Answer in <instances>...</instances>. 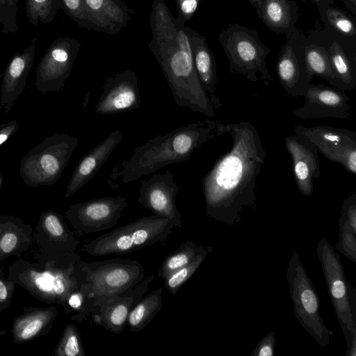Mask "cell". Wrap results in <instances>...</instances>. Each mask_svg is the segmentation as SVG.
I'll return each mask as SVG.
<instances>
[{
    "label": "cell",
    "mask_w": 356,
    "mask_h": 356,
    "mask_svg": "<svg viewBox=\"0 0 356 356\" xmlns=\"http://www.w3.org/2000/svg\"><path fill=\"white\" fill-rule=\"evenodd\" d=\"M23 312L13 321L11 334L15 343L30 341L47 334L51 330L58 314L57 308L24 307Z\"/></svg>",
    "instance_id": "d4e9b609"
},
{
    "label": "cell",
    "mask_w": 356,
    "mask_h": 356,
    "mask_svg": "<svg viewBox=\"0 0 356 356\" xmlns=\"http://www.w3.org/2000/svg\"><path fill=\"white\" fill-rule=\"evenodd\" d=\"M177 11L175 24L177 27L186 26V23L191 20L197 10L202 0H175Z\"/></svg>",
    "instance_id": "ab89813d"
},
{
    "label": "cell",
    "mask_w": 356,
    "mask_h": 356,
    "mask_svg": "<svg viewBox=\"0 0 356 356\" xmlns=\"http://www.w3.org/2000/svg\"><path fill=\"white\" fill-rule=\"evenodd\" d=\"M81 46L78 40L67 36L58 38L50 44L35 71L38 92L44 95L63 89Z\"/></svg>",
    "instance_id": "7c38bea8"
},
{
    "label": "cell",
    "mask_w": 356,
    "mask_h": 356,
    "mask_svg": "<svg viewBox=\"0 0 356 356\" xmlns=\"http://www.w3.org/2000/svg\"><path fill=\"white\" fill-rule=\"evenodd\" d=\"M92 321L96 325L102 326L103 321H102V316L98 310L94 309L92 312Z\"/></svg>",
    "instance_id": "f6af8a7d"
},
{
    "label": "cell",
    "mask_w": 356,
    "mask_h": 356,
    "mask_svg": "<svg viewBox=\"0 0 356 356\" xmlns=\"http://www.w3.org/2000/svg\"><path fill=\"white\" fill-rule=\"evenodd\" d=\"M83 268L85 282L91 295L99 296L122 292L134 286L145 278V270L136 260L113 258L86 262Z\"/></svg>",
    "instance_id": "30bf717a"
},
{
    "label": "cell",
    "mask_w": 356,
    "mask_h": 356,
    "mask_svg": "<svg viewBox=\"0 0 356 356\" xmlns=\"http://www.w3.org/2000/svg\"><path fill=\"white\" fill-rule=\"evenodd\" d=\"M248 1L254 8L259 17L263 0H248Z\"/></svg>",
    "instance_id": "7dc6e473"
},
{
    "label": "cell",
    "mask_w": 356,
    "mask_h": 356,
    "mask_svg": "<svg viewBox=\"0 0 356 356\" xmlns=\"http://www.w3.org/2000/svg\"><path fill=\"white\" fill-rule=\"evenodd\" d=\"M305 38L297 30L286 39L276 63L278 79L282 87L291 97H304L310 83L304 58Z\"/></svg>",
    "instance_id": "5bb4252c"
},
{
    "label": "cell",
    "mask_w": 356,
    "mask_h": 356,
    "mask_svg": "<svg viewBox=\"0 0 356 356\" xmlns=\"http://www.w3.org/2000/svg\"><path fill=\"white\" fill-rule=\"evenodd\" d=\"M259 17L268 29L287 39L298 30V6L295 0H263Z\"/></svg>",
    "instance_id": "484cf974"
},
{
    "label": "cell",
    "mask_w": 356,
    "mask_h": 356,
    "mask_svg": "<svg viewBox=\"0 0 356 356\" xmlns=\"http://www.w3.org/2000/svg\"><path fill=\"white\" fill-rule=\"evenodd\" d=\"M339 238L336 249L353 262L356 263V232L347 220L339 217Z\"/></svg>",
    "instance_id": "8d00e7d4"
},
{
    "label": "cell",
    "mask_w": 356,
    "mask_h": 356,
    "mask_svg": "<svg viewBox=\"0 0 356 356\" xmlns=\"http://www.w3.org/2000/svg\"><path fill=\"white\" fill-rule=\"evenodd\" d=\"M284 145L292 159L297 188L302 195L309 197L314 192V179L321 175L318 151L296 134L286 136Z\"/></svg>",
    "instance_id": "44dd1931"
},
{
    "label": "cell",
    "mask_w": 356,
    "mask_h": 356,
    "mask_svg": "<svg viewBox=\"0 0 356 356\" xmlns=\"http://www.w3.org/2000/svg\"><path fill=\"white\" fill-rule=\"evenodd\" d=\"M6 334V331H5L4 330H3L1 327H0V335H3Z\"/></svg>",
    "instance_id": "816d5d0a"
},
{
    "label": "cell",
    "mask_w": 356,
    "mask_h": 356,
    "mask_svg": "<svg viewBox=\"0 0 356 356\" xmlns=\"http://www.w3.org/2000/svg\"><path fill=\"white\" fill-rule=\"evenodd\" d=\"M286 277L296 319L321 347L327 346L333 332L321 315L318 294L296 250L289 259Z\"/></svg>",
    "instance_id": "ba28073f"
},
{
    "label": "cell",
    "mask_w": 356,
    "mask_h": 356,
    "mask_svg": "<svg viewBox=\"0 0 356 356\" xmlns=\"http://www.w3.org/2000/svg\"><path fill=\"white\" fill-rule=\"evenodd\" d=\"M190 43L194 67L200 82L209 95L214 109L222 106L219 97L216 95L217 68L215 56L209 47L206 38L192 28L185 26Z\"/></svg>",
    "instance_id": "cb8c5ba5"
},
{
    "label": "cell",
    "mask_w": 356,
    "mask_h": 356,
    "mask_svg": "<svg viewBox=\"0 0 356 356\" xmlns=\"http://www.w3.org/2000/svg\"><path fill=\"white\" fill-rule=\"evenodd\" d=\"M162 287L154 289L133 307L127 318V325L131 331L143 330L162 309Z\"/></svg>",
    "instance_id": "4dcf8cb0"
},
{
    "label": "cell",
    "mask_w": 356,
    "mask_h": 356,
    "mask_svg": "<svg viewBox=\"0 0 356 356\" xmlns=\"http://www.w3.org/2000/svg\"><path fill=\"white\" fill-rule=\"evenodd\" d=\"M15 285V282L4 277L3 268L0 266V313L10 305Z\"/></svg>",
    "instance_id": "60d3db41"
},
{
    "label": "cell",
    "mask_w": 356,
    "mask_h": 356,
    "mask_svg": "<svg viewBox=\"0 0 356 356\" xmlns=\"http://www.w3.org/2000/svg\"><path fill=\"white\" fill-rule=\"evenodd\" d=\"M303 51L309 81L311 82L316 76L324 79L333 87L339 88V84L332 70L327 47L305 38Z\"/></svg>",
    "instance_id": "f1b7e54d"
},
{
    "label": "cell",
    "mask_w": 356,
    "mask_h": 356,
    "mask_svg": "<svg viewBox=\"0 0 356 356\" xmlns=\"http://www.w3.org/2000/svg\"><path fill=\"white\" fill-rule=\"evenodd\" d=\"M34 261L19 258L8 269L7 279L37 300L65 307L68 296L85 282L83 260L76 252L35 253Z\"/></svg>",
    "instance_id": "277c9868"
},
{
    "label": "cell",
    "mask_w": 356,
    "mask_h": 356,
    "mask_svg": "<svg viewBox=\"0 0 356 356\" xmlns=\"http://www.w3.org/2000/svg\"><path fill=\"white\" fill-rule=\"evenodd\" d=\"M34 239L40 252L44 254L76 252L80 243L65 222L64 216L53 210L40 214Z\"/></svg>",
    "instance_id": "d6986e66"
},
{
    "label": "cell",
    "mask_w": 356,
    "mask_h": 356,
    "mask_svg": "<svg viewBox=\"0 0 356 356\" xmlns=\"http://www.w3.org/2000/svg\"><path fill=\"white\" fill-rule=\"evenodd\" d=\"M340 218L348 221L354 232H356V193L351 192L343 200Z\"/></svg>",
    "instance_id": "b9f144b4"
},
{
    "label": "cell",
    "mask_w": 356,
    "mask_h": 356,
    "mask_svg": "<svg viewBox=\"0 0 356 356\" xmlns=\"http://www.w3.org/2000/svg\"><path fill=\"white\" fill-rule=\"evenodd\" d=\"M27 17L32 25L39 22L48 24L54 19L59 9L60 0H25Z\"/></svg>",
    "instance_id": "836d02e7"
},
{
    "label": "cell",
    "mask_w": 356,
    "mask_h": 356,
    "mask_svg": "<svg viewBox=\"0 0 356 356\" xmlns=\"http://www.w3.org/2000/svg\"><path fill=\"white\" fill-rule=\"evenodd\" d=\"M19 0H0L1 31L5 34H15L18 31L17 6Z\"/></svg>",
    "instance_id": "74e56055"
},
{
    "label": "cell",
    "mask_w": 356,
    "mask_h": 356,
    "mask_svg": "<svg viewBox=\"0 0 356 356\" xmlns=\"http://www.w3.org/2000/svg\"><path fill=\"white\" fill-rule=\"evenodd\" d=\"M218 40L228 59L230 73L269 86L273 78L266 67V58L271 50L260 40L256 29L232 23L219 33Z\"/></svg>",
    "instance_id": "8992f818"
},
{
    "label": "cell",
    "mask_w": 356,
    "mask_h": 356,
    "mask_svg": "<svg viewBox=\"0 0 356 356\" xmlns=\"http://www.w3.org/2000/svg\"><path fill=\"white\" fill-rule=\"evenodd\" d=\"M5 259H6L4 258L3 253H2L1 242H0V264H1Z\"/></svg>",
    "instance_id": "c3c4849f"
},
{
    "label": "cell",
    "mask_w": 356,
    "mask_h": 356,
    "mask_svg": "<svg viewBox=\"0 0 356 356\" xmlns=\"http://www.w3.org/2000/svg\"><path fill=\"white\" fill-rule=\"evenodd\" d=\"M127 206L124 197H98L72 204L65 218L78 234H90L113 227Z\"/></svg>",
    "instance_id": "4fadbf2b"
},
{
    "label": "cell",
    "mask_w": 356,
    "mask_h": 356,
    "mask_svg": "<svg viewBox=\"0 0 356 356\" xmlns=\"http://www.w3.org/2000/svg\"><path fill=\"white\" fill-rule=\"evenodd\" d=\"M149 24L152 38L147 47L161 68L175 104L208 117L214 116V107L194 67L185 26H176L175 18L164 0H153Z\"/></svg>",
    "instance_id": "7a4b0ae2"
},
{
    "label": "cell",
    "mask_w": 356,
    "mask_h": 356,
    "mask_svg": "<svg viewBox=\"0 0 356 356\" xmlns=\"http://www.w3.org/2000/svg\"><path fill=\"white\" fill-rule=\"evenodd\" d=\"M117 1H118L120 2H123L124 1L123 0H117Z\"/></svg>",
    "instance_id": "db71d44e"
},
{
    "label": "cell",
    "mask_w": 356,
    "mask_h": 356,
    "mask_svg": "<svg viewBox=\"0 0 356 356\" xmlns=\"http://www.w3.org/2000/svg\"><path fill=\"white\" fill-rule=\"evenodd\" d=\"M122 138L120 131H113L80 159L67 186L65 198L80 190L95 175Z\"/></svg>",
    "instance_id": "7402d4cb"
},
{
    "label": "cell",
    "mask_w": 356,
    "mask_h": 356,
    "mask_svg": "<svg viewBox=\"0 0 356 356\" xmlns=\"http://www.w3.org/2000/svg\"><path fill=\"white\" fill-rule=\"evenodd\" d=\"M61 9L79 26L92 30L84 7L83 0H60Z\"/></svg>",
    "instance_id": "f35d334b"
},
{
    "label": "cell",
    "mask_w": 356,
    "mask_h": 356,
    "mask_svg": "<svg viewBox=\"0 0 356 356\" xmlns=\"http://www.w3.org/2000/svg\"><path fill=\"white\" fill-rule=\"evenodd\" d=\"M294 134L312 145L328 160L356 174V134L328 125L305 127L298 124Z\"/></svg>",
    "instance_id": "8fae6325"
},
{
    "label": "cell",
    "mask_w": 356,
    "mask_h": 356,
    "mask_svg": "<svg viewBox=\"0 0 356 356\" xmlns=\"http://www.w3.org/2000/svg\"><path fill=\"white\" fill-rule=\"evenodd\" d=\"M19 129L17 120L0 124V145L6 143Z\"/></svg>",
    "instance_id": "ee69618b"
},
{
    "label": "cell",
    "mask_w": 356,
    "mask_h": 356,
    "mask_svg": "<svg viewBox=\"0 0 356 356\" xmlns=\"http://www.w3.org/2000/svg\"><path fill=\"white\" fill-rule=\"evenodd\" d=\"M316 253L330 298L347 345L346 356L356 355V318L349 302V283L339 254L325 238L318 241Z\"/></svg>",
    "instance_id": "9c48e42d"
},
{
    "label": "cell",
    "mask_w": 356,
    "mask_h": 356,
    "mask_svg": "<svg viewBox=\"0 0 356 356\" xmlns=\"http://www.w3.org/2000/svg\"><path fill=\"white\" fill-rule=\"evenodd\" d=\"M174 228L167 218L146 216L88 241L81 251L94 257L123 255L155 244H164Z\"/></svg>",
    "instance_id": "5b68a950"
},
{
    "label": "cell",
    "mask_w": 356,
    "mask_h": 356,
    "mask_svg": "<svg viewBox=\"0 0 356 356\" xmlns=\"http://www.w3.org/2000/svg\"><path fill=\"white\" fill-rule=\"evenodd\" d=\"M213 248L207 245L188 264L179 268L164 280V286L172 295L179 291L181 286L195 273Z\"/></svg>",
    "instance_id": "e575fe53"
},
{
    "label": "cell",
    "mask_w": 356,
    "mask_h": 356,
    "mask_svg": "<svg viewBox=\"0 0 356 356\" xmlns=\"http://www.w3.org/2000/svg\"><path fill=\"white\" fill-rule=\"evenodd\" d=\"M343 4L354 15H356V0H341Z\"/></svg>",
    "instance_id": "bcb514c9"
},
{
    "label": "cell",
    "mask_w": 356,
    "mask_h": 356,
    "mask_svg": "<svg viewBox=\"0 0 356 356\" xmlns=\"http://www.w3.org/2000/svg\"><path fill=\"white\" fill-rule=\"evenodd\" d=\"M102 88L95 106V111L98 114H118L140 106L138 76L133 70H126L108 76Z\"/></svg>",
    "instance_id": "2e32d148"
},
{
    "label": "cell",
    "mask_w": 356,
    "mask_h": 356,
    "mask_svg": "<svg viewBox=\"0 0 356 356\" xmlns=\"http://www.w3.org/2000/svg\"><path fill=\"white\" fill-rule=\"evenodd\" d=\"M275 335L274 332L267 334L253 349L250 356H273L275 355Z\"/></svg>",
    "instance_id": "7bdbcfd3"
},
{
    "label": "cell",
    "mask_w": 356,
    "mask_h": 356,
    "mask_svg": "<svg viewBox=\"0 0 356 356\" xmlns=\"http://www.w3.org/2000/svg\"><path fill=\"white\" fill-rule=\"evenodd\" d=\"M344 92L335 87L310 82L304 96V104L293 110V114L301 119H348L351 117L350 98Z\"/></svg>",
    "instance_id": "ac0fdd59"
},
{
    "label": "cell",
    "mask_w": 356,
    "mask_h": 356,
    "mask_svg": "<svg viewBox=\"0 0 356 356\" xmlns=\"http://www.w3.org/2000/svg\"><path fill=\"white\" fill-rule=\"evenodd\" d=\"M140 195L137 202L153 215L168 218L175 227L181 226V214L175 204L179 187L172 174L167 169L163 174H155L140 181Z\"/></svg>",
    "instance_id": "9a60e30c"
},
{
    "label": "cell",
    "mask_w": 356,
    "mask_h": 356,
    "mask_svg": "<svg viewBox=\"0 0 356 356\" xmlns=\"http://www.w3.org/2000/svg\"><path fill=\"white\" fill-rule=\"evenodd\" d=\"M95 300L83 283L80 288L68 296L64 307V312L68 314L76 312V314L71 316V320L81 323L92 313Z\"/></svg>",
    "instance_id": "d6a6232c"
},
{
    "label": "cell",
    "mask_w": 356,
    "mask_h": 356,
    "mask_svg": "<svg viewBox=\"0 0 356 356\" xmlns=\"http://www.w3.org/2000/svg\"><path fill=\"white\" fill-rule=\"evenodd\" d=\"M332 72L343 91H351L356 86V56L349 54L336 40L327 47Z\"/></svg>",
    "instance_id": "f546056e"
},
{
    "label": "cell",
    "mask_w": 356,
    "mask_h": 356,
    "mask_svg": "<svg viewBox=\"0 0 356 356\" xmlns=\"http://www.w3.org/2000/svg\"><path fill=\"white\" fill-rule=\"evenodd\" d=\"M154 279V275H148L138 284L122 292L97 297L93 310L97 309L101 314L102 327L115 334L122 332L127 325L131 310L147 293Z\"/></svg>",
    "instance_id": "e0dca14e"
},
{
    "label": "cell",
    "mask_w": 356,
    "mask_h": 356,
    "mask_svg": "<svg viewBox=\"0 0 356 356\" xmlns=\"http://www.w3.org/2000/svg\"><path fill=\"white\" fill-rule=\"evenodd\" d=\"M333 3L332 0H322L316 4L317 10L327 32L334 34V39L340 40V44L345 40L355 41V19L341 8L333 6Z\"/></svg>",
    "instance_id": "83f0119b"
},
{
    "label": "cell",
    "mask_w": 356,
    "mask_h": 356,
    "mask_svg": "<svg viewBox=\"0 0 356 356\" xmlns=\"http://www.w3.org/2000/svg\"><path fill=\"white\" fill-rule=\"evenodd\" d=\"M225 134L224 124L207 119L159 134L136 147L116 165L108 183L113 188L118 179L128 184L166 165L188 161L195 149Z\"/></svg>",
    "instance_id": "3957f363"
},
{
    "label": "cell",
    "mask_w": 356,
    "mask_h": 356,
    "mask_svg": "<svg viewBox=\"0 0 356 356\" xmlns=\"http://www.w3.org/2000/svg\"><path fill=\"white\" fill-rule=\"evenodd\" d=\"M33 228L22 219L8 215L0 216V242L5 259L20 257L33 243Z\"/></svg>",
    "instance_id": "4316f807"
},
{
    "label": "cell",
    "mask_w": 356,
    "mask_h": 356,
    "mask_svg": "<svg viewBox=\"0 0 356 356\" xmlns=\"http://www.w3.org/2000/svg\"><path fill=\"white\" fill-rule=\"evenodd\" d=\"M56 356H85L81 334L74 323H68L54 350Z\"/></svg>",
    "instance_id": "d590c367"
},
{
    "label": "cell",
    "mask_w": 356,
    "mask_h": 356,
    "mask_svg": "<svg viewBox=\"0 0 356 356\" xmlns=\"http://www.w3.org/2000/svg\"><path fill=\"white\" fill-rule=\"evenodd\" d=\"M2 77L1 69L0 67V79Z\"/></svg>",
    "instance_id": "f5cc1de1"
},
{
    "label": "cell",
    "mask_w": 356,
    "mask_h": 356,
    "mask_svg": "<svg viewBox=\"0 0 356 356\" xmlns=\"http://www.w3.org/2000/svg\"><path fill=\"white\" fill-rule=\"evenodd\" d=\"M232 139L231 149L202 179L206 214L231 225L240 222L245 208L257 205V178L266 153L257 128L250 122L225 124Z\"/></svg>",
    "instance_id": "6da1fadb"
},
{
    "label": "cell",
    "mask_w": 356,
    "mask_h": 356,
    "mask_svg": "<svg viewBox=\"0 0 356 356\" xmlns=\"http://www.w3.org/2000/svg\"><path fill=\"white\" fill-rule=\"evenodd\" d=\"M207 245H197L194 241L186 240L177 250L163 261L157 275L163 280L171 274L188 264Z\"/></svg>",
    "instance_id": "1f68e13d"
},
{
    "label": "cell",
    "mask_w": 356,
    "mask_h": 356,
    "mask_svg": "<svg viewBox=\"0 0 356 356\" xmlns=\"http://www.w3.org/2000/svg\"><path fill=\"white\" fill-rule=\"evenodd\" d=\"M88 19L92 31L116 35L126 28L134 10L124 1L117 0H83Z\"/></svg>",
    "instance_id": "603a6c76"
},
{
    "label": "cell",
    "mask_w": 356,
    "mask_h": 356,
    "mask_svg": "<svg viewBox=\"0 0 356 356\" xmlns=\"http://www.w3.org/2000/svg\"><path fill=\"white\" fill-rule=\"evenodd\" d=\"M78 145L77 138L65 133L45 138L21 160L19 174L24 183L29 187L55 184Z\"/></svg>",
    "instance_id": "52a82bcc"
},
{
    "label": "cell",
    "mask_w": 356,
    "mask_h": 356,
    "mask_svg": "<svg viewBox=\"0 0 356 356\" xmlns=\"http://www.w3.org/2000/svg\"><path fill=\"white\" fill-rule=\"evenodd\" d=\"M2 182H3V178H2V175L0 172V191H1V186H2Z\"/></svg>",
    "instance_id": "f907efd6"
},
{
    "label": "cell",
    "mask_w": 356,
    "mask_h": 356,
    "mask_svg": "<svg viewBox=\"0 0 356 356\" xmlns=\"http://www.w3.org/2000/svg\"><path fill=\"white\" fill-rule=\"evenodd\" d=\"M38 38H33L22 52H17L10 59L2 74L0 111L7 114L15 102L24 92L26 80L33 65Z\"/></svg>",
    "instance_id": "ffe728a7"
},
{
    "label": "cell",
    "mask_w": 356,
    "mask_h": 356,
    "mask_svg": "<svg viewBox=\"0 0 356 356\" xmlns=\"http://www.w3.org/2000/svg\"><path fill=\"white\" fill-rule=\"evenodd\" d=\"M301 1H303V2H305L307 1H312V2H313L314 3H315L316 5L318 3H319L322 0H301Z\"/></svg>",
    "instance_id": "681fc988"
}]
</instances>
